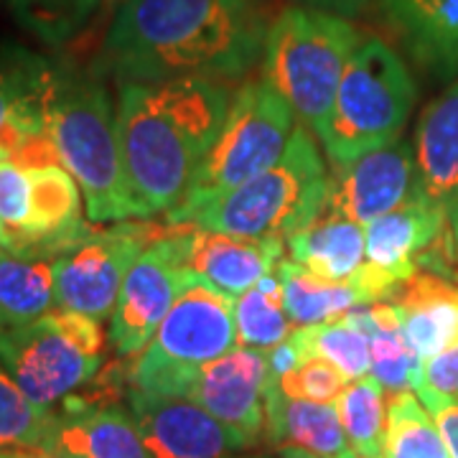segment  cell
Listing matches in <instances>:
<instances>
[{"mask_svg": "<svg viewBox=\"0 0 458 458\" xmlns=\"http://www.w3.org/2000/svg\"><path fill=\"white\" fill-rule=\"evenodd\" d=\"M267 29L255 0H123L92 72L117 84H225L258 66Z\"/></svg>", "mask_w": 458, "mask_h": 458, "instance_id": "obj_1", "label": "cell"}, {"mask_svg": "<svg viewBox=\"0 0 458 458\" xmlns=\"http://www.w3.org/2000/svg\"><path fill=\"white\" fill-rule=\"evenodd\" d=\"M232 95L225 84L174 80L117 84V135L140 216L174 212L219 138Z\"/></svg>", "mask_w": 458, "mask_h": 458, "instance_id": "obj_2", "label": "cell"}, {"mask_svg": "<svg viewBox=\"0 0 458 458\" xmlns=\"http://www.w3.org/2000/svg\"><path fill=\"white\" fill-rule=\"evenodd\" d=\"M51 138L62 168L84 194L87 219L92 225H117L140 216L123 164L117 107L99 74L56 64Z\"/></svg>", "mask_w": 458, "mask_h": 458, "instance_id": "obj_3", "label": "cell"}, {"mask_svg": "<svg viewBox=\"0 0 458 458\" xmlns=\"http://www.w3.org/2000/svg\"><path fill=\"white\" fill-rule=\"evenodd\" d=\"M328 174L306 125H295L283 158L260 176L189 212L168 216L171 225H191L255 240H283L306 229L324 212Z\"/></svg>", "mask_w": 458, "mask_h": 458, "instance_id": "obj_4", "label": "cell"}, {"mask_svg": "<svg viewBox=\"0 0 458 458\" xmlns=\"http://www.w3.org/2000/svg\"><path fill=\"white\" fill-rule=\"evenodd\" d=\"M364 36L349 18L288 5L265 38L262 80L324 140L344 69Z\"/></svg>", "mask_w": 458, "mask_h": 458, "instance_id": "obj_5", "label": "cell"}, {"mask_svg": "<svg viewBox=\"0 0 458 458\" xmlns=\"http://www.w3.org/2000/svg\"><path fill=\"white\" fill-rule=\"evenodd\" d=\"M415 99L418 84L405 59L387 41L364 36L344 69L321 140L331 164H352L364 153L403 138Z\"/></svg>", "mask_w": 458, "mask_h": 458, "instance_id": "obj_6", "label": "cell"}, {"mask_svg": "<svg viewBox=\"0 0 458 458\" xmlns=\"http://www.w3.org/2000/svg\"><path fill=\"white\" fill-rule=\"evenodd\" d=\"M99 321L56 309L26 327L0 328V367L38 408L54 410L102 369Z\"/></svg>", "mask_w": 458, "mask_h": 458, "instance_id": "obj_7", "label": "cell"}, {"mask_svg": "<svg viewBox=\"0 0 458 458\" xmlns=\"http://www.w3.org/2000/svg\"><path fill=\"white\" fill-rule=\"evenodd\" d=\"M293 132L295 113L270 84L265 80L242 84L232 95L222 132L204 156L186 197L168 216L189 212L273 168Z\"/></svg>", "mask_w": 458, "mask_h": 458, "instance_id": "obj_8", "label": "cell"}, {"mask_svg": "<svg viewBox=\"0 0 458 458\" xmlns=\"http://www.w3.org/2000/svg\"><path fill=\"white\" fill-rule=\"evenodd\" d=\"M232 349H237L234 298L197 276L135 361L132 387L165 394L183 372L219 360Z\"/></svg>", "mask_w": 458, "mask_h": 458, "instance_id": "obj_9", "label": "cell"}, {"mask_svg": "<svg viewBox=\"0 0 458 458\" xmlns=\"http://www.w3.org/2000/svg\"><path fill=\"white\" fill-rule=\"evenodd\" d=\"M165 232L150 222H117L107 229H95L82 245L54 260L56 309L95 321L110 318L135 260Z\"/></svg>", "mask_w": 458, "mask_h": 458, "instance_id": "obj_10", "label": "cell"}, {"mask_svg": "<svg viewBox=\"0 0 458 458\" xmlns=\"http://www.w3.org/2000/svg\"><path fill=\"white\" fill-rule=\"evenodd\" d=\"M194 278L186 267V225H171L135 260L123 283L107 331L114 352L120 357L143 352Z\"/></svg>", "mask_w": 458, "mask_h": 458, "instance_id": "obj_11", "label": "cell"}, {"mask_svg": "<svg viewBox=\"0 0 458 458\" xmlns=\"http://www.w3.org/2000/svg\"><path fill=\"white\" fill-rule=\"evenodd\" d=\"M412 148L420 199L445 222L443 237L418 260V267L458 278V80L423 110Z\"/></svg>", "mask_w": 458, "mask_h": 458, "instance_id": "obj_12", "label": "cell"}, {"mask_svg": "<svg viewBox=\"0 0 458 458\" xmlns=\"http://www.w3.org/2000/svg\"><path fill=\"white\" fill-rule=\"evenodd\" d=\"M270 360L267 352L237 346L219 360L189 369L168 387V397L197 403L214 418L255 443L267 426Z\"/></svg>", "mask_w": 458, "mask_h": 458, "instance_id": "obj_13", "label": "cell"}, {"mask_svg": "<svg viewBox=\"0 0 458 458\" xmlns=\"http://www.w3.org/2000/svg\"><path fill=\"white\" fill-rule=\"evenodd\" d=\"M128 405L153 458H229L252 445L240 430L183 397L131 387Z\"/></svg>", "mask_w": 458, "mask_h": 458, "instance_id": "obj_14", "label": "cell"}, {"mask_svg": "<svg viewBox=\"0 0 458 458\" xmlns=\"http://www.w3.org/2000/svg\"><path fill=\"white\" fill-rule=\"evenodd\" d=\"M334 168V176H328L327 209L360 222L361 227L420 199L415 148L405 138Z\"/></svg>", "mask_w": 458, "mask_h": 458, "instance_id": "obj_15", "label": "cell"}, {"mask_svg": "<svg viewBox=\"0 0 458 458\" xmlns=\"http://www.w3.org/2000/svg\"><path fill=\"white\" fill-rule=\"evenodd\" d=\"M56 62L13 44L0 47V161L31 140L51 138Z\"/></svg>", "mask_w": 458, "mask_h": 458, "instance_id": "obj_16", "label": "cell"}, {"mask_svg": "<svg viewBox=\"0 0 458 458\" xmlns=\"http://www.w3.org/2000/svg\"><path fill=\"white\" fill-rule=\"evenodd\" d=\"M397 47L433 82L458 80V0H377Z\"/></svg>", "mask_w": 458, "mask_h": 458, "instance_id": "obj_17", "label": "cell"}, {"mask_svg": "<svg viewBox=\"0 0 458 458\" xmlns=\"http://www.w3.org/2000/svg\"><path fill=\"white\" fill-rule=\"evenodd\" d=\"M283 240H255L186 225V267L219 288L242 295L283 262Z\"/></svg>", "mask_w": 458, "mask_h": 458, "instance_id": "obj_18", "label": "cell"}, {"mask_svg": "<svg viewBox=\"0 0 458 458\" xmlns=\"http://www.w3.org/2000/svg\"><path fill=\"white\" fill-rule=\"evenodd\" d=\"M47 454L59 458H153L131 412L117 405H64Z\"/></svg>", "mask_w": 458, "mask_h": 458, "instance_id": "obj_19", "label": "cell"}, {"mask_svg": "<svg viewBox=\"0 0 458 458\" xmlns=\"http://www.w3.org/2000/svg\"><path fill=\"white\" fill-rule=\"evenodd\" d=\"M443 229L445 222L436 207L423 199L408 201L364 227L367 265L405 283L420 270L418 260L441 240Z\"/></svg>", "mask_w": 458, "mask_h": 458, "instance_id": "obj_20", "label": "cell"}, {"mask_svg": "<svg viewBox=\"0 0 458 458\" xmlns=\"http://www.w3.org/2000/svg\"><path fill=\"white\" fill-rule=\"evenodd\" d=\"M393 301L400 309L405 339L423 364L458 344V283L418 270L400 285Z\"/></svg>", "mask_w": 458, "mask_h": 458, "instance_id": "obj_21", "label": "cell"}, {"mask_svg": "<svg viewBox=\"0 0 458 458\" xmlns=\"http://www.w3.org/2000/svg\"><path fill=\"white\" fill-rule=\"evenodd\" d=\"M342 318L364 331L369 342V360H372L369 375L382 385L385 393H410L423 385L426 364L405 339L400 309L394 303L357 306Z\"/></svg>", "mask_w": 458, "mask_h": 458, "instance_id": "obj_22", "label": "cell"}, {"mask_svg": "<svg viewBox=\"0 0 458 458\" xmlns=\"http://www.w3.org/2000/svg\"><path fill=\"white\" fill-rule=\"evenodd\" d=\"M265 438L283 443V448H301L316 458H346L352 454L336 405L288 400L270 377L267 426Z\"/></svg>", "mask_w": 458, "mask_h": 458, "instance_id": "obj_23", "label": "cell"}, {"mask_svg": "<svg viewBox=\"0 0 458 458\" xmlns=\"http://www.w3.org/2000/svg\"><path fill=\"white\" fill-rule=\"evenodd\" d=\"M364 227L339 212H324L293 237H288L291 260L327 280H349L364 265Z\"/></svg>", "mask_w": 458, "mask_h": 458, "instance_id": "obj_24", "label": "cell"}, {"mask_svg": "<svg viewBox=\"0 0 458 458\" xmlns=\"http://www.w3.org/2000/svg\"><path fill=\"white\" fill-rule=\"evenodd\" d=\"M276 273L283 285L285 311L291 321L298 324V328L331 324L352 309L361 306L360 293L349 280L339 283V280L321 278L293 260L280 262Z\"/></svg>", "mask_w": 458, "mask_h": 458, "instance_id": "obj_25", "label": "cell"}, {"mask_svg": "<svg viewBox=\"0 0 458 458\" xmlns=\"http://www.w3.org/2000/svg\"><path fill=\"white\" fill-rule=\"evenodd\" d=\"M56 306L54 262L0 250V328L26 327Z\"/></svg>", "mask_w": 458, "mask_h": 458, "instance_id": "obj_26", "label": "cell"}, {"mask_svg": "<svg viewBox=\"0 0 458 458\" xmlns=\"http://www.w3.org/2000/svg\"><path fill=\"white\" fill-rule=\"evenodd\" d=\"M234 324L237 346L270 352L291 336V316L285 311L278 273L265 276L234 298Z\"/></svg>", "mask_w": 458, "mask_h": 458, "instance_id": "obj_27", "label": "cell"}, {"mask_svg": "<svg viewBox=\"0 0 458 458\" xmlns=\"http://www.w3.org/2000/svg\"><path fill=\"white\" fill-rule=\"evenodd\" d=\"M105 0H5L16 23L47 47H66L95 21Z\"/></svg>", "mask_w": 458, "mask_h": 458, "instance_id": "obj_28", "label": "cell"}, {"mask_svg": "<svg viewBox=\"0 0 458 458\" xmlns=\"http://www.w3.org/2000/svg\"><path fill=\"white\" fill-rule=\"evenodd\" d=\"M382 458H451L430 412L412 393L390 394Z\"/></svg>", "mask_w": 458, "mask_h": 458, "instance_id": "obj_29", "label": "cell"}, {"mask_svg": "<svg viewBox=\"0 0 458 458\" xmlns=\"http://www.w3.org/2000/svg\"><path fill=\"white\" fill-rule=\"evenodd\" d=\"M342 426L349 445L360 456H382L385 428H387V403L385 390L375 377L352 379L342 397L336 400Z\"/></svg>", "mask_w": 458, "mask_h": 458, "instance_id": "obj_30", "label": "cell"}, {"mask_svg": "<svg viewBox=\"0 0 458 458\" xmlns=\"http://www.w3.org/2000/svg\"><path fill=\"white\" fill-rule=\"evenodd\" d=\"M295 344L301 349V357H321L334 364L349 382L369 375V342L364 331L349 324L346 318H336L321 327L298 328L293 334Z\"/></svg>", "mask_w": 458, "mask_h": 458, "instance_id": "obj_31", "label": "cell"}, {"mask_svg": "<svg viewBox=\"0 0 458 458\" xmlns=\"http://www.w3.org/2000/svg\"><path fill=\"white\" fill-rule=\"evenodd\" d=\"M54 410L38 408L0 367V445L44 451L54 430Z\"/></svg>", "mask_w": 458, "mask_h": 458, "instance_id": "obj_32", "label": "cell"}, {"mask_svg": "<svg viewBox=\"0 0 458 458\" xmlns=\"http://www.w3.org/2000/svg\"><path fill=\"white\" fill-rule=\"evenodd\" d=\"M278 390L288 400H309V403H327L336 405V400L346 390L349 379L321 357H303L293 372L280 377Z\"/></svg>", "mask_w": 458, "mask_h": 458, "instance_id": "obj_33", "label": "cell"}, {"mask_svg": "<svg viewBox=\"0 0 458 458\" xmlns=\"http://www.w3.org/2000/svg\"><path fill=\"white\" fill-rule=\"evenodd\" d=\"M31 179L29 171L11 161H0V250L11 245L29 225Z\"/></svg>", "mask_w": 458, "mask_h": 458, "instance_id": "obj_34", "label": "cell"}, {"mask_svg": "<svg viewBox=\"0 0 458 458\" xmlns=\"http://www.w3.org/2000/svg\"><path fill=\"white\" fill-rule=\"evenodd\" d=\"M415 393H418V400L430 412V418L438 428L451 458H458V397L438 393V390H433L428 385H420Z\"/></svg>", "mask_w": 458, "mask_h": 458, "instance_id": "obj_35", "label": "cell"}, {"mask_svg": "<svg viewBox=\"0 0 458 458\" xmlns=\"http://www.w3.org/2000/svg\"><path fill=\"white\" fill-rule=\"evenodd\" d=\"M423 385L443 394L458 397V344L441 352L438 357L426 361L423 367Z\"/></svg>", "mask_w": 458, "mask_h": 458, "instance_id": "obj_36", "label": "cell"}, {"mask_svg": "<svg viewBox=\"0 0 458 458\" xmlns=\"http://www.w3.org/2000/svg\"><path fill=\"white\" fill-rule=\"evenodd\" d=\"M291 5L301 8H313V11H327L334 16L342 18H357L364 13V8L369 5V0H291Z\"/></svg>", "mask_w": 458, "mask_h": 458, "instance_id": "obj_37", "label": "cell"}, {"mask_svg": "<svg viewBox=\"0 0 458 458\" xmlns=\"http://www.w3.org/2000/svg\"><path fill=\"white\" fill-rule=\"evenodd\" d=\"M44 451H31V448H11L0 445V458H41Z\"/></svg>", "mask_w": 458, "mask_h": 458, "instance_id": "obj_38", "label": "cell"}, {"mask_svg": "<svg viewBox=\"0 0 458 458\" xmlns=\"http://www.w3.org/2000/svg\"><path fill=\"white\" fill-rule=\"evenodd\" d=\"M280 458H316L313 454H306L301 448H280Z\"/></svg>", "mask_w": 458, "mask_h": 458, "instance_id": "obj_39", "label": "cell"}, {"mask_svg": "<svg viewBox=\"0 0 458 458\" xmlns=\"http://www.w3.org/2000/svg\"><path fill=\"white\" fill-rule=\"evenodd\" d=\"M346 458H382V456H360V454H354V451H352Z\"/></svg>", "mask_w": 458, "mask_h": 458, "instance_id": "obj_40", "label": "cell"}, {"mask_svg": "<svg viewBox=\"0 0 458 458\" xmlns=\"http://www.w3.org/2000/svg\"><path fill=\"white\" fill-rule=\"evenodd\" d=\"M229 458H273V456H262V454H258V456H240V454H237V456H229Z\"/></svg>", "mask_w": 458, "mask_h": 458, "instance_id": "obj_41", "label": "cell"}, {"mask_svg": "<svg viewBox=\"0 0 458 458\" xmlns=\"http://www.w3.org/2000/svg\"><path fill=\"white\" fill-rule=\"evenodd\" d=\"M105 3H110V5H114V8H117V5H120L123 0H105Z\"/></svg>", "mask_w": 458, "mask_h": 458, "instance_id": "obj_42", "label": "cell"}, {"mask_svg": "<svg viewBox=\"0 0 458 458\" xmlns=\"http://www.w3.org/2000/svg\"><path fill=\"white\" fill-rule=\"evenodd\" d=\"M41 458H59V456H51V454H44V456Z\"/></svg>", "mask_w": 458, "mask_h": 458, "instance_id": "obj_43", "label": "cell"}, {"mask_svg": "<svg viewBox=\"0 0 458 458\" xmlns=\"http://www.w3.org/2000/svg\"><path fill=\"white\" fill-rule=\"evenodd\" d=\"M255 3H265V0H255Z\"/></svg>", "mask_w": 458, "mask_h": 458, "instance_id": "obj_44", "label": "cell"}]
</instances>
